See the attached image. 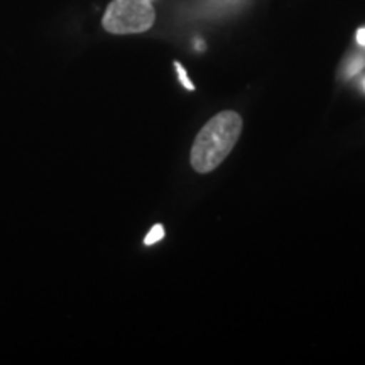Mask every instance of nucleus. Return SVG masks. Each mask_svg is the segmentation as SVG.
<instances>
[{
	"mask_svg": "<svg viewBox=\"0 0 365 365\" xmlns=\"http://www.w3.org/2000/svg\"><path fill=\"white\" fill-rule=\"evenodd\" d=\"M365 68V54H354L345 61L344 68H341V75H344V80H350L352 76L357 75Z\"/></svg>",
	"mask_w": 365,
	"mask_h": 365,
	"instance_id": "nucleus-3",
	"label": "nucleus"
},
{
	"mask_svg": "<svg viewBox=\"0 0 365 365\" xmlns=\"http://www.w3.org/2000/svg\"><path fill=\"white\" fill-rule=\"evenodd\" d=\"M163 237H164V228H163V225H154V227L149 230V234L145 235L144 244H145V245L158 244L159 240H163Z\"/></svg>",
	"mask_w": 365,
	"mask_h": 365,
	"instance_id": "nucleus-4",
	"label": "nucleus"
},
{
	"mask_svg": "<svg viewBox=\"0 0 365 365\" xmlns=\"http://www.w3.org/2000/svg\"><path fill=\"white\" fill-rule=\"evenodd\" d=\"M364 88H365V80H364Z\"/></svg>",
	"mask_w": 365,
	"mask_h": 365,
	"instance_id": "nucleus-7",
	"label": "nucleus"
},
{
	"mask_svg": "<svg viewBox=\"0 0 365 365\" xmlns=\"http://www.w3.org/2000/svg\"><path fill=\"white\" fill-rule=\"evenodd\" d=\"M355 38H357V43L362 46V48H365V27H360Z\"/></svg>",
	"mask_w": 365,
	"mask_h": 365,
	"instance_id": "nucleus-6",
	"label": "nucleus"
},
{
	"mask_svg": "<svg viewBox=\"0 0 365 365\" xmlns=\"http://www.w3.org/2000/svg\"><path fill=\"white\" fill-rule=\"evenodd\" d=\"M242 134V117L225 110L212 117L196 135L191 148V166L200 175L217 170L235 148Z\"/></svg>",
	"mask_w": 365,
	"mask_h": 365,
	"instance_id": "nucleus-1",
	"label": "nucleus"
},
{
	"mask_svg": "<svg viewBox=\"0 0 365 365\" xmlns=\"http://www.w3.org/2000/svg\"><path fill=\"white\" fill-rule=\"evenodd\" d=\"M175 68H176V71H178V78H180L181 85L185 86L186 90L193 91V90H195V85L191 83V81H190V78H188V73H186V70H185V68H182V65H180V63L175 61Z\"/></svg>",
	"mask_w": 365,
	"mask_h": 365,
	"instance_id": "nucleus-5",
	"label": "nucleus"
},
{
	"mask_svg": "<svg viewBox=\"0 0 365 365\" xmlns=\"http://www.w3.org/2000/svg\"><path fill=\"white\" fill-rule=\"evenodd\" d=\"M156 22L150 0H112L103 16V29L110 34H140Z\"/></svg>",
	"mask_w": 365,
	"mask_h": 365,
	"instance_id": "nucleus-2",
	"label": "nucleus"
}]
</instances>
